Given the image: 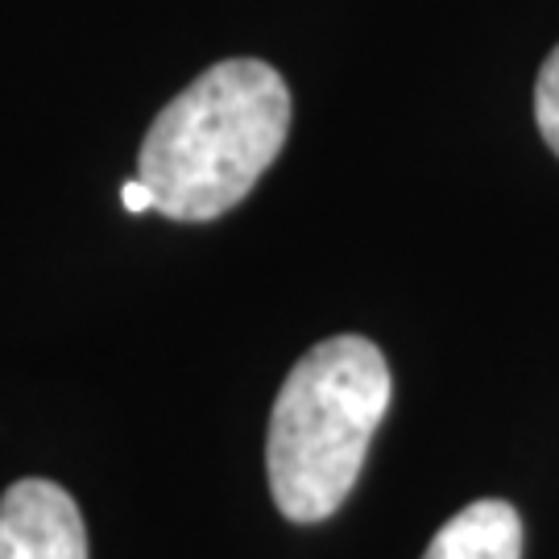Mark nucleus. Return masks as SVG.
I'll use <instances>...</instances> for the list:
<instances>
[{
	"label": "nucleus",
	"mask_w": 559,
	"mask_h": 559,
	"mask_svg": "<svg viewBox=\"0 0 559 559\" xmlns=\"http://www.w3.org/2000/svg\"><path fill=\"white\" fill-rule=\"evenodd\" d=\"M290 133V87L270 62L224 59L187 83L141 141L138 179L182 224L233 212Z\"/></svg>",
	"instance_id": "1"
},
{
	"label": "nucleus",
	"mask_w": 559,
	"mask_h": 559,
	"mask_svg": "<svg viewBox=\"0 0 559 559\" xmlns=\"http://www.w3.org/2000/svg\"><path fill=\"white\" fill-rule=\"evenodd\" d=\"M390 399V365L373 340L332 336L295 360L265 440L270 493L286 519L323 522L344 506Z\"/></svg>",
	"instance_id": "2"
},
{
	"label": "nucleus",
	"mask_w": 559,
	"mask_h": 559,
	"mask_svg": "<svg viewBox=\"0 0 559 559\" xmlns=\"http://www.w3.org/2000/svg\"><path fill=\"white\" fill-rule=\"evenodd\" d=\"M0 559H87L75 498L41 477L9 485L0 498Z\"/></svg>",
	"instance_id": "3"
},
{
	"label": "nucleus",
	"mask_w": 559,
	"mask_h": 559,
	"mask_svg": "<svg viewBox=\"0 0 559 559\" xmlns=\"http://www.w3.org/2000/svg\"><path fill=\"white\" fill-rule=\"evenodd\" d=\"M423 559H522V519L510 501H473L440 526Z\"/></svg>",
	"instance_id": "4"
},
{
	"label": "nucleus",
	"mask_w": 559,
	"mask_h": 559,
	"mask_svg": "<svg viewBox=\"0 0 559 559\" xmlns=\"http://www.w3.org/2000/svg\"><path fill=\"white\" fill-rule=\"evenodd\" d=\"M535 120H539L543 141L551 145V154L559 158V46L547 55L535 83Z\"/></svg>",
	"instance_id": "5"
},
{
	"label": "nucleus",
	"mask_w": 559,
	"mask_h": 559,
	"mask_svg": "<svg viewBox=\"0 0 559 559\" xmlns=\"http://www.w3.org/2000/svg\"><path fill=\"white\" fill-rule=\"evenodd\" d=\"M120 203L129 207V216H145V212H158V203H154V191L145 187L141 179H129L120 187Z\"/></svg>",
	"instance_id": "6"
}]
</instances>
